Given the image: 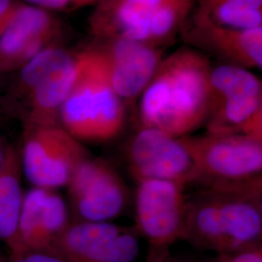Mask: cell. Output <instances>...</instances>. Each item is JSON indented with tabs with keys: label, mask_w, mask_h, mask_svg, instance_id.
Masks as SVG:
<instances>
[{
	"label": "cell",
	"mask_w": 262,
	"mask_h": 262,
	"mask_svg": "<svg viewBox=\"0 0 262 262\" xmlns=\"http://www.w3.org/2000/svg\"><path fill=\"white\" fill-rule=\"evenodd\" d=\"M211 68L206 56L187 48L162 59L141 94V126L180 138L205 124L210 110Z\"/></svg>",
	"instance_id": "cell-1"
},
{
	"label": "cell",
	"mask_w": 262,
	"mask_h": 262,
	"mask_svg": "<svg viewBox=\"0 0 262 262\" xmlns=\"http://www.w3.org/2000/svg\"><path fill=\"white\" fill-rule=\"evenodd\" d=\"M182 240L215 253L262 244V178L205 187L187 200Z\"/></svg>",
	"instance_id": "cell-2"
},
{
	"label": "cell",
	"mask_w": 262,
	"mask_h": 262,
	"mask_svg": "<svg viewBox=\"0 0 262 262\" xmlns=\"http://www.w3.org/2000/svg\"><path fill=\"white\" fill-rule=\"evenodd\" d=\"M77 55L78 74L60 110V125L82 143L114 140L124 128L125 103L113 90L97 47Z\"/></svg>",
	"instance_id": "cell-3"
},
{
	"label": "cell",
	"mask_w": 262,
	"mask_h": 262,
	"mask_svg": "<svg viewBox=\"0 0 262 262\" xmlns=\"http://www.w3.org/2000/svg\"><path fill=\"white\" fill-rule=\"evenodd\" d=\"M205 187L262 178V139L242 133L182 137Z\"/></svg>",
	"instance_id": "cell-4"
},
{
	"label": "cell",
	"mask_w": 262,
	"mask_h": 262,
	"mask_svg": "<svg viewBox=\"0 0 262 262\" xmlns=\"http://www.w3.org/2000/svg\"><path fill=\"white\" fill-rule=\"evenodd\" d=\"M23 175L35 187H66L77 166L91 155L60 124L24 126L19 148Z\"/></svg>",
	"instance_id": "cell-5"
},
{
	"label": "cell",
	"mask_w": 262,
	"mask_h": 262,
	"mask_svg": "<svg viewBox=\"0 0 262 262\" xmlns=\"http://www.w3.org/2000/svg\"><path fill=\"white\" fill-rule=\"evenodd\" d=\"M137 184L134 227L149 246L146 262L158 261L182 240L187 211L185 186L164 180H145Z\"/></svg>",
	"instance_id": "cell-6"
},
{
	"label": "cell",
	"mask_w": 262,
	"mask_h": 262,
	"mask_svg": "<svg viewBox=\"0 0 262 262\" xmlns=\"http://www.w3.org/2000/svg\"><path fill=\"white\" fill-rule=\"evenodd\" d=\"M124 155L128 170L137 183L164 180L185 187L198 183L193 159L182 137L141 126L127 141Z\"/></svg>",
	"instance_id": "cell-7"
},
{
	"label": "cell",
	"mask_w": 262,
	"mask_h": 262,
	"mask_svg": "<svg viewBox=\"0 0 262 262\" xmlns=\"http://www.w3.org/2000/svg\"><path fill=\"white\" fill-rule=\"evenodd\" d=\"M66 187L73 221L111 222L122 215L129 202L127 187L105 159L90 157L83 160Z\"/></svg>",
	"instance_id": "cell-8"
},
{
	"label": "cell",
	"mask_w": 262,
	"mask_h": 262,
	"mask_svg": "<svg viewBox=\"0 0 262 262\" xmlns=\"http://www.w3.org/2000/svg\"><path fill=\"white\" fill-rule=\"evenodd\" d=\"M139 237L135 227L71 221L52 249L68 262H135Z\"/></svg>",
	"instance_id": "cell-9"
},
{
	"label": "cell",
	"mask_w": 262,
	"mask_h": 262,
	"mask_svg": "<svg viewBox=\"0 0 262 262\" xmlns=\"http://www.w3.org/2000/svg\"><path fill=\"white\" fill-rule=\"evenodd\" d=\"M191 15L182 28L187 43L217 56L226 64L261 69L262 28L238 30L222 27L198 6Z\"/></svg>",
	"instance_id": "cell-10"
},
{
	"label": "cell",
	"mask_w": 262,
	"mask_h": 262,
	"mask_svg": "<svg viewBox=\"0 0 262 262\" xmlns=\"http://www.w3.org/2000/svg\"><path fill=\"white\" fill-rule=\"evenodd\" d=\"M57 31L52 12L17 3L0 31V72L18 71L40 51L54 45Z\"/></svg>",
	"instance_id": "cell-11"
},
{
	"label": "cell",
	"mask_w": 262,
	"mask_h": 262,
	"mask_svg": "<svg viewBox=\"0 0 262 262\" xmlns=\"http://www.w3.org/2000/svg\"><path fill=\"white\" fill-rule=\"evenodd\" d=\"M97 49L103 56L113 90L124 103L140 96L162 60L157 46L124 38L101 41Z\"/></svg>",
	"instance_id": "cell-12"
},
{
	"label": "cell",
	"mask_w": 262,
	"mask_h": 262,
	"mask_svg": "<svg viewBox=\"0 0 262 262\" xmlns=\"http://www.w3.org/2000/svg\"><path fill=\"white\" fill-rule=\"evenodd\" d=\"M70 223L68 206L56 189L30 188L25 193L19 215V252L52 249Z\"/></svg>",
	"instance_id": "cell-13"
},
{
	"label": "cell",
	"mask_w": 262,
	"mask_h": 262,
	"mask_svg": "<svg viewBox=\"0 0 262 262\" xmlns=\"http://www.w3.org/2000/svg\"><path fill=\"white\" fill-rule=\"evenodd\" d=\"M78 69V55L71 54L35 84L18 114L24 126L60 124V110L75 83Z\"/></svg>",
	"instance_id": "cell-14"
},
{
	"label": "cell",
	"mask_w": 262,
	"mask_h": 262,
	"mask_svg": "<svg viewBox=\"0 0 262 262\" xmlns=\"http://www.w3.org/2000/svg\"><path fill=\"white\" fill-rule=\"evenodd\" d=\"M23 169L19 148L7 144L0 163V242L10 253L19 252V215L25 193L21 187Z\"/></svg>",
	"instance_id": "cell-15"
},
{
	"label": "cell",
	"mask_w": 262,
	"mask_h": 262,
	"mask_svg": "<svg viewBox=\"0 0 262 262\" xmlns=\"http://www.w3.org/2000/svg\"><path fill=\"white\" fill-rule=\"evenodd\" d=\"M209 83L210 108L226 100L262 95L261 80L240 66L223 63L211 68Z\"/></svg>",
	"instance_id": "cell-16"
},
{
	"label": "cell",
	"mask_w": 262,
	"mask_h": 262,
	"mask_svg": "<svg viewBox=\"0 0 262 262\" xmlns=\"http://www.w3.org/2000/svg\"><path fill=\"white\" fill-rule=\"evenodd\" d=\"M214 23L238 30L262 28V7L231 0H196Z\"/></svg>",
	"instance_id": "cell-17"
},
{
	"label": "cell",
	"mask_w": 262,
	"mask_h": 262,
	"mask_svg": "<svg viewBox=\"0 0 262 262\" xmlns=\"http://www.w3.org/2000/svg\"><path fill=\"white\" fill-rule=\"evenodd\" d=\"M0 262H68L54 249L25 250L5 255L0 253Z\"/></svg>",
	"instance_id": "cell-18"
},
{
	"label": "cell",
	"mask_w": 262,
	"mask_h": 262,
	"mask_svg": "<svg viewBox=\"0 0 262 262\" xmlns=\"http://www.w3.org/2000/svg\"><path fill=\"white\" fill-rule=\"evenodd\" d=\"M23 3L47 11H74L96 6L102 0H21Z\"/></svg>",
	"instance_id": "cell-19"
},
{
	"label": "cell",
	"mask_w": 262,
	"mask_h": 262,
	"mask_svg": "<svg viewBox=\"0 0 262 262\" xmlns=\"http://www.w3.org/2000/svg\"><path fill=\"white\" fill-rule=\"evenodd\" d=\"M206 262H262V244L243 250L215 253Z\"/></svg>",
	"instance_id": "cell-20"
},
{
	"label": "cell",
	"mask_w": 262,
	"mask_h": 262,
	"mask_svg": "<svg viewBox=\"0 0 262 262\" xmlns=\"http://www.w3.org/2000/svg\"><path fill=\"white\" fill-rule=\"evenodd\" d=\"M17 5L15 0H0V31Z\"/></svg>",
	"instance_id": "cell-21"
},
{
	"label": "cell",
	"mask_w": 262,
	"mask_h": 262,
	"mask_svg": "<svg viewBox=\"0 0 262 262\" xmlns=\"http://www.w3.org/2000/svg\"><path fill=\"white\" fill-rule=\"evenodd\" d=\"M155 262H206L202 261V260H197L193 258H189V257H185V256H180V255H172L171 253L164 256L163 258L159 259L158 261Z\"/></svg>",
	"instance_id": "cell-22"
},
{
	"label": "cell",
	"mask_w": 262,
	"mask_h": 262,
	"mask_svg": "<svg viewBox=\"0 0 262 262\" xmlns=\"http://www.w3.org/2000/svg\"><path fill=\"white\" fill-rule=\"evenodd\" d=\"M231 1H238V2H244L248 4H252L255 6H260L262 7V0H231Z\"/></svg>",
	"instance_id": "cell-23"
},
{
	"label": "cell",
	"mask_w": 262,
	"mask_h": 262,
	"mask_svg": "<svg viewBox=\"0 0 262 262\" xmlns=\"http://www.w3.org/2000/svg\"><path fill=\"white\" fill-rule=\"evenodd\" d=\"M6 143L4 142V140L2 138H0V163L2 161L3 159V156H4V151H5V148H6Z\"/></svg>",
	"instance_id": "cell-24"
},
{
	"label": "cell",
	"mask_w": 262,
	"mask_h": 262,
	"mask_svg": "<svg viewBox=\"0 0 262 262\" xmlns=\"http://www.w3.org/2000/svg\"><path fill=\"white\" fill-rule=\"evenodd\" d=\"M0 110H2V97L0 96Z\"/></svg>",
	"instance_id": "cell-25"
}]
</instances>
